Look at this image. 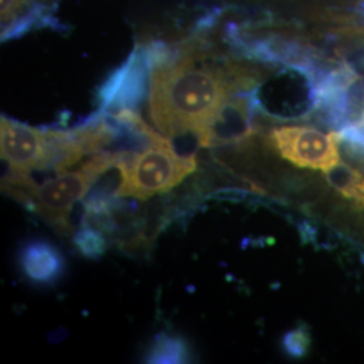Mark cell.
I'll return each instance as SVG.
<instances>
[{
	"label": "cell",
	"mask_w": 364,
	"mask_h": 364,
	"mask_svg": "<svg viewBox=\"0 0 364 364\" xmlns=\"http://www.w3.org/2000/svg\"><path fill=\"white\" fill-rule=\"evenodd\" d=\"M0 149L1 158L11 171L30 174L37 170H53L49 130H39L1 117Z\"/></svg>",
	"instance_id": "cell-5"
},
{
	"label": "cell",
	"mask_w": 364,
	"mask_h": 364,
	"mask_svg": "<svg viewBox=\"0 0 364 364\" xmlns=\"http://www.w3.org/2000/svg\"><path fill=\"white\" fill-rule=\"evenodd\" d=\"M191 362L189 346L183 338L159 333L146 353V363L173 364Z\"/></svg>",
	"instance_id": "cell-9"
},
{
	"label": "cell",
	"mask_w": 364,
	"mask_h": 364,
	"mask_svg": "<svg viewBox=\"0 0 364 364\" xmlns=\"http://www.w3.org/2000/svg\"><path fill=\"white\" fill-rule=\"evenodd\" d=\"M252 82L251 75L239 68L196 65L188 54L162 60L151 70L150 115L166 136L192 134L200 146L223 105Z\"/></svg>",
	"instance_id": "cell-1"
},
{
	"label": "cell",
	"mask_w": 364,
	"mask_h": 364,
	"mask_svg": "<svg viewBox=\"0 0 364 364\" xmlns=\"http://www.w3.org/2000/svg\"><path fill=\"white\" fill-rule=\"evenodd\" d=\"M122 151L105 150L93 154L77 169L37 183L30 174L7 173L1 178V189L25 208L50 225L57 234H72L70 212L90 193L92 186L108 170L117 166Z\"/></svg>",
	"instance_id": "cell-2"
},
{
	"label": "cell",
	"mask_w": 364,
	"mask_h": 364,
	"mask_svg": "<svg viewBox=\"0 0 364 364\" xmlns=\"http://www.w3.org/2000/svg\"><path fill=\"white\" fill-rule=\"evenodd\" d=\"M19 266L28 281L38 285L55 284L65 273L63 252L46 240H30L19 251Z\"/></svg>",
	"instance_id": "cell-7"
},
{
	"label": "cell",
	"mask_w": 364,
	"mask_h": 364,
	"mask_svg": "<svg viewBox=\"0 0 364 364\" xmlns=\"http://www.w3.org/2000/svg\"><path fill=\"white\" fill-rule=\"evenodd\" d=\"M326 176L329 183L347 198L353 197L359 185L364 180V173L362 170L346 162H338V165L326 171Z\"/></svg>",
	"instance_id": "cell-11"
},
{
	"label": "cell",
	"mask_w": 364,
	"mask_h": 364,
	"mask_svg": "<svg viewBox=\"0 0 364 364\" xmlns=\"http://www.w3.org/2000/svg\"><path fill=\"white\" fill-rule=\"evenodd\" d=\"M255 99L251 95L230 97L200 139V147L243 144L255 132Z\"/></svg>",
	"instance_id": "cell-6"
},
{
	"label": "cell",
	"mask_w": 364,
	"mask_h": 364,
	"mask_svg": "<svg viewBox=\"0 0 364 364\" xmlns=\"http://www.w3.org/2000/svg\"><path fill=\"white\" fill-rule=\"evenodd\" d=\"M73 245L84 258L93 260L100 259L111 246L100 230L88 224H81L80 230L73 234Z\"/></svg>",
	"instance_id": "cell-10"
},
{
	"label": "cell",
	"mask_w": 364,
	"mask_h": 364,
	"mask_svg": "<svg viewBox=\"0 0 364 364\" xmlns=\"http://www.w3.org/2000/svg\"><path fill=\"white\" fill-rule=\"evenodd\" d=\"M311 347L309 328L299 326L290 329L282 338V348L289 358L302 359L306 356Z\"/></svg>",
	"instance_id": "cell-12"
},
{
	"label": "cell",
	"mask_w": 364,
	"mask_h": 364,
	"mask_svg": "<svg viewBox=\"0 0 364 364\" xmlns=\"http://www.w3.org/2000/svg\"><path fill=\"white\" fill-rule=\"evenodd\" d=\"M267 144L290 164L326 173L340 161L338 134L308 126H281L267 135Z\"/></svg>",
	"instance_id": "cell-4"
},
{
	"label": "cell",
	"mask_w": 364,
	"mask_h": 364,
	"mask_svg": "<svg viewBox=\"0 0 364 364\" xmlns=\"http://www.w3.org/2000/svg\"><path fill=\"white\" fill-rule=\"evenodd\" d=\"M117 196L149 200L176 188L197 169L196 154H178L168 138L159 136L139 151H122Z\"/></svg>",
	"instance_id": "cell-3"
},
{
	"label": "cell",
	"mask_w": 364,
	"mask_h": 364,
	"mask_svg": "<svg viewBox=\"0 0 364 364\" xmlns=\"http://www.w3.org/2000/svg\"><path fill=\"white\" fill-rule=\"evenodd\" d=\"M359 9H360V11L364 14V0L360 1V6H359Z\"/></svg>",
	"instance_id": "cell-14"
},
{
	"label": "cell",
	"mask_w": 364,
	"mask_h": 364,
	"mask_svg": "<svg viewBox=\"0 0 364 364\" xmlns=\"http://www.w3.org/2000/svg\"><path fill=\"white\" fill-rule=\"evenodd\" d=\"M146 92V70L144 65L134 60L107 81L102 91V103L105 107L132 109L141 103Z\"/></svg>",
	"instance_id": "cell-8"
},
{
	"label": "cell",
	"mask_w": 364,
	"mask_h": 364,
	"mask_svg": "<svg viewBox=\"0 0 364 364\" xmlns=\"http://www.w3.org/2000/svg\"><path fill=\"white\" fill-rule=\"evenodd\" d=\"M351 200L358 207L364 209V180L363 182L359 185L358 191L355 192V195H353Z\"/></svg>",
	"instance_id": "cell-13"
}]
</instances>
